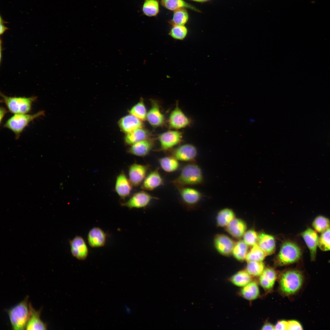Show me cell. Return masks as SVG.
Masks as SVG:
<instances>
[{"label": "cell", "mask_w": 330, "mask_h": 330, "mask_svg": "<svg viewBox=\"0 0 330 330\" xmlns=\"http://www.w3.org/2000/svg\"><path fill=\"white\" fill-rule=\"evenodd\" d=\"M204 178L201 170L197 164L190 163L182 168L179 176L171 182L178 189L188 186L197 185L203 182Z\"/></svg>", "instance_id": "obj_1"}, {"label": "cell", "mask_w": 330, "mask_h": 330, "mask_svg": "<svg viewBox=\"0 0 330 330\" xmlns=\"http://www.w3.org/2000/svg\"><path fill=\"white\" fill-rule=\"evenodd\" d=\"M28 296L22 301L8 310L12 328L13 330L25 329L29 316V303Z\"/></svg>", "instance_id": "obj_2"}, {"label": "cell", "mask_w": 330, "mask_h": 330, "mask_svg": "<svg viewBox=\"0 0 330 330\" xmlns=\"http://www.w3.org/2000/svg\"><path fill=\"white\" fill-rule=\"evenodd\" d=\"M44 111H40L33 114H15L6 122L4 127L11 131L16 139L19 138L24 130L35 119L44 115Z\"/></svg>", "instance_id": "obj_3"}, {"label": "cell", "mask_w": 330, "mask_h": 330, "mask_svg": "<svg viewBox=\"0 0 330 330\" xmlns=\"http://www.w3.org/2000/svg\"><path fill=\"white\" fill-rule=\"evenodd\" d=\"M1 101L8 111L15 114L28 113L31 110L32 106L36 101L35 96L28 97H9L1 93Z\"/></svg>", "instance_id": "obj_4"}, {"label": "cell", "mask_w": 330, "mask_h": 330, "mask_svg": "<svg viewBox=\"0 0 330 330\" xmlns=\"http://www.w3.org/2000/svg\"><path fill=\"white\" fill-rule=\"evenodd\" d=\"M303 277L300 272L297 270H290L284 272L282 275L280 286L282 292L287 295L297 292L302 286Z\"/></svg>", "instance_id": "obj_5"}, {"label": "cell", "mask_w": 330, "mask_h": 330, "mask_svg": "<svg viewBox=\"0 0 330 330\" xmlns=\"http://www.w3.org/2000/svg\"><path fill=\"white\" fill-rule=\"evenodd\" d=\"M302 255L301 250L295 243L287 241L282 245L277 258L281 265L292 263L298 260Z\"/></svg>", "instance_id": "obj_6"}, {"label": "cell", "mask_w": 330, "mask_h": 330, "mask_svg": "<svg viewBox=\"0 0 330 330\" xmlns=\"http://www.w3.org/2000/svg\"><path fill=\"white\" fill-rule=\"evenodd\" d=\"M157 199L147 192L141 191L133 194L127 201L122 203L121 205L130 209L144 208L149 204L152 200Z\"/></svg>", "instance_id": "obj_7"}, {"label": "cell", "mask_w": 330, "mask_h": 330, "mask_svg": "<svg viewBox=\"0 0 330 330\" xmlns=\"http://www.w3.org/2000/svg\"><path fill=\"white\" fill-rule=\"evenodd\" d=\"M182 138V133L177 130H170L162 133L158 137L160 150L166 151L171 149L181 142Z\"/></svg>", "instance_id": "obj_8"}, {"label": "cell", "mask_w": 330, "mask_h": 330, "mask_svg": "<svg viewBox=\"0 0 330 330\" xmlns=\"http://www.w3.org/2000/svg\"><path fill=\"white\" fill-rule=\"evenodd\" d=\"M168 122L171 128L177 130L188 126L190 124L191 121L177 103L170 115Z\"/></svg>", "instance_id": "obj_9"}, {"label": "cell", "mask_w": 330, "mask_h": 330, "mask_svg": "<svg viewBox=\"0 0 330 330\" xmlns=\"http://www.w3.org/2000/svg\"><path fill=\"white\" fill-rule=\"evenodd\" d=\"M197 154L196 147L191 144L182 145L174 149L171 152V156L178 161L183 162H191L195 159Z\"/></svg>", "instance_id": "obj_10"}, {"label": "cell", "mask_w": 330, "mask_h": 330, "mask_svg": "<svg viewBox=\"0 0 330 330\" xmlns=\"http://www.w3.org/2000/svg\"><path fill=\"white\" fill-rule=\"evenodd\" d=\"M71 254L79 260H84L87 257L89 249L84 239L82 237L76 236L69 241Z\"/></svg>", "instance_id": "obj_11"}, {"label": "cell", "mask_w": 330, "mask_h": 330, "mask_svg": "<svg viewBox=\"0 0 330 330\" xmlns=\"http://www.w3.org/2000/svg\"><path fill=\"white\" fill-rule=\"evenodd\" d=\"M235 243L231 238L223 234L216 235L214 239V244L216 250L219 254L225 256L232 254Z\"/></svg>", "instance_id": "obj_12"}, {"label": "cell", "mask_w": 330, "mask_h": 330, "mask_svg": "<svg viewBox=\"0 0 330 330\" xmlns=\"http://www.w3.org/2000/svg\"><path fill=\"white\" fill-rule=\"evenodd\" d=\"M149 166L134 163L128 170L129 179L133 186L137 187L143 182L146 177Z\"/></svg>", "instance_id": "obj_13"}, {"label": "cell", "mask_w": 330, "mask_h": 330, "mask_svg": "<svg viewBox=\"0 0 330 330\" xmlns=\"http://www.w3.org/2000/svg\"><path fill=\"white\" fill-rule=\"evenodd\" d=\"M310 252L311 260L314 261L317 255L319 237L317 232L314 229L308 228L301 233Z\"/></svg>", "instance_id": "obj_14"}, {"label": "cell", "mask_w": 330, "mask_h": 330, "mask_svg": "<svg viewBox=\"0 0 330 330\" xmlns=\"http://www.w3.org/2000/svg\"><path fill=\"white\" fill-rule=\"evenodd\" d=\"M146 120L153 127H159L164 124L165 117L161 111L159 104L156 101H151V106L147 112Z\"/></svg>", "instance_id": "obj_15"}, {"label": "cell", "mask_w": 330, "mask_h": 330, "mask_svg": "<svg viewBox=\"0 0 330 330\" xmlns=\"http://www.w3.org/2000/svg\"><path fill=\"white\" fill-rule=\"evenodd\" d=\"M133 186L129 178L123 171L121 172L117 177L115 191L121 198L125 199L129 196Z\"/></svg>", "instance_id": "obj_16"}, {"label": "cell", "mask_w": 330, "mask_h": 330, "mask_svg": "<svg viewBox=\"0 0 330 330\" xmlns=\"http://www.w3.org/2000/svg\"><path fill=\"white\" fill-rule=\"evenodd\" d=\"M107 234L101 228L98 227L92 228L89 231L87 237L89 245L92 248H99L105 244Z\"/></svg>", "instance_id": "obj_17"}, {"label": "cell", "mask_w": 330, "mask_h": 330, "mask_svg": "<svg viewBox=\"0 0 330 330\" xmlns=\"http://www.w3.org/2000/svg\"><path fill=\"white\" fill-rule=\"evenodd\" d=\"M154 145V141L148 138L132 145L128 148L127 152L134 156L144 157L149 153Z\"/></svg>", "instance_id": "obj_18"}, {"label": "cell", "mask_w": 330, "mask_h": 330, "mask_svg": "<svg viewBox=\"0 0 330 330\" xmlns=\"http://www.w3.org/2000/svg\"><path fill=\"white\" fill-rule=\"evenodd\" d=\"M182 200L186 205H193L197 203L202 196L201 193L197 189L187 187L178 189Z\"/></svg>", "instance_id": "obj_19"}, {"label": "cell", "mask_w": 330, "mask_h": 330, "mask_svg": "<svg viewBox=\"0 0 330 330\" xmlns=\"http://www.w3.org/2000/svg\"><path fill=\"white\" fill-rule=\"evenodd\" d=\"M163 180L157 168L150 172L141 183V188L145 190L152 191L163 184Z\"/></svg>", "instance_id": "obj_20"}, {"label": "cell", "mask_w": 330, "mask_h": 330, "mask_svg": "<svg viewBox=\"0 0 330 330\" xmlns=\"http://www.w3.org/2000/svg\"><path fill=\"white\" fill-rule=\"evenodd\" d=\"M119 125L121 130L126 134L144 127L142 121L130 114L122 118Z\"/></svg>", "instance_id": "obj_21"}, {"label": "cell", "mask_w": 330, "mask_h": 330, "mask_svg": "<svg viewBox=\"0 0 330 330\" xmlns=\"http://www.w3.org/2000/svg\"><path fill=\"white\" fill-rule=\"evenodd\" d=\"M29 316L26 326L27 330H46V324L41 319V311L35 310L29 303Z\"/></svg>", "instance_id": "obj_22"}, {"label": "cell", "mask_w": 330, "mask_h": 330, "mask_svg": "<svg viewBox=\"0 0 330 330\" xmlns=\"http://www.w3.org/2000/svg\"><path fill=\"white\" fill-rule=\"evenodd\" d=\"M258 244L266 255L272 254L274 252L276 244L275 239L272 235L264 233L258 235Z\"/></svg>", "instance_id": "obj_23"}, {"label": "cell", "mask_w": 330, "mask_h": 330, "mask_svg": "<svg viewBox=\"0 0 330 330\" xmlns=\"http://www.w3.org/2000/svg\"><path fill=\"white\" fill-rule=\"evenodd\" d=\"M227 232L232 237L239 238L243 237L246 231L247 226L242 219L235 218L226 227Z\"/></svg>", "instance_id": "obj_24"}, {"label": "cell", "mask_w": 330, "mask_h": 330, "mask_svg": "<svg viewBox=\"0 0 330 330\" xmlns=\"http://www.w3.org/2000/svg\"><path fill=\"white\" fill-rule=\"evenodd\" d=\"M149 133L144 127L136 129L127 134L125 137V142L128 145H132L149 138Z\"/></svg>", "instance_id": "obj_25"}, {"label": "cell", "mask_w": 330, "mask_h": 330, "mask_svg": "<svg viewBox=\"0 0 330 330\" xmlns=\"http://www.w3.org/2000/svg\"><path fill=\"white\" fill-rule=\"evenodd\" d=\"M276 278L275 271L272 269L267 268L264 270L260 275L259 282L264 288L270 289L273 287Z\"/></svg>", "instance_id": "obj_26"}, {"label": "cell", "mask_w": 330, "mask_h": 330, "mask_svg": "<svg viewBox=\"0 0 330 330\" xmlns=\"http://www.w3.org/2000/svg\"><path fill=\"white\" fill-rule=\"evenodd\" d=\"M235 218V213L232 209L224 208L218 213L216 217L217 225L220 227H226Z\"/></svg>", "instance_id": "obj_27"}, {"label": "cell", "mask_w": 330, "mask_h": 330, "mask_svg": "<svg viewBox=\"0 0 330 330\" xmlns=\"http://www.w3.org/2000/svg\"><path fill=\"white\" fill-rule=\"evenodd\" d=\"M161 3L163 6L171 10L174 11L180 8H185L197 12H200L196 7L183 0H161Z\"/></svg>", "instance_id": "obj_28"}, {"label": "cell", "mask_w": 330, "mask_h": 330, "mask_svg": "<svg viewBox=\"0 0 330 330\" xmlns=\"http://www.w3.org/2000/svg\"><path fill=\"white\" fill-rule=\"evenodd\" d=\"M178 161L171 156L163 157L159 160L161 168L165 172L168 173L173 172L178 169L179 166Z\"/></svg>", "instance_id": "obj_29"}, {"label": "cell", "mask_w": 330, "mask_h": 330, "mask_svg": "<svg viewBox=\"0 0 330 330\" xmlns=\"http://www.w3.org/2000/svg\"><path fill=\"white\" fill-rule=\"evenodd\" d=\"M241 293L243 296L248 300H254L259 294V290L257 284L255 282H250L244 286Z\"/></svg>", "instance_id": "obj_30"}, {"label": "cell", "mask_w": 330, "mask_h": 330, "mask_svg": "<svg viewBox=\"0 0 330 330\" xmlns=\"http://www.w3.org/2000/svg\"><path fill=\"white\" fill-rule=\"evenodd\" d=\"M248 246L243 240L238 241L235 243L232 254L237 260H244L248 253Z\"/></svg>", "instance_id": "obj_31"}, {"label": "cell", "mask_w": 330, "mask_h": 330, "mask_svg": "<svg viewBox=\"0 0 330 330\" xmlns=\"http://www.w3.org/2000/svg\"><path fill=\"white\" fill-rule=\"evenodd\" d=\"M129 112L142 121L146 120L147 112L143 99L141 98L130 108Z\"/></svg>", "instance_id": "obj_32"}, {"label": "cell", "mask_w": 330, "mask_h": 330, "mask_svg": "<svg viewBox=\"0 0 330 330\" xmlns=\"http://www.w3.org/2000/svg\"><path fill=\"white\" fill-rule=\"evenodd\" d=\"M312 226L317 233H321L330 227V220L324 216L318 215L313 220Z\"/></svg>", "instance_id": "obj_33"}, {"label": "cell", "mask_w": 330, "mask_h": 330, "mask_svg": "<svg viewBox=\"0 0 330 330\" xmlns=\"http://www.w3.org/2000/svg\"><path fill=\"white\" fill-rule=\"evenodd\" d=\"M248 252L245 259L248 262L250 261L262 262L266 255L260 248L258 244L252 246Z\"/></svg>", "instance_id": "obj_34"}, {"label": "cell", "mask_w": 330, "mask_h": 330, "mask_svg": "<svg viewBox=\"0 0 330 330\" xmlns=\"http://www.w3.org/2000/svg\"><path fill=\"white\" fill-rule=\"evenodd\" d=\"M251 275L247 271L242 270L234 274L231 278V281L235 285L244 287L250 282Z\"/></svg>", "instance_id": "obj_35"}, {"label": "cell", "mask_w": 330, "mask_h": 330, "mask_svg": "<svg viewBox=\"0 0 330 330\" xmlns=\"http://www.w3.org/2000/svg\"><path fill=\"white\" fill-rule=\"evenodd\" d=\"M144 13L149 16L156 15L159 11V4L156 0H146L143 6Z\"/></svg>", "instance_id": "obj_36"}, {"label": "cell", "mask_w": 330, "mask_h": 330, "mask_svg": "<svg viewBox=\"0 0 330 330\" xmlns=\"http://www.w3.org/2000/svg\"><path fill=\"white\" fill-rule=\"evenodd\" d=\"M188 19L187 11L185 8H181L174 11L172 22L174 25H184Z\"/></svg>", "instance_id": "obj_37"}, {"label": "cell", "mask_w": 330, "mask_h": 330, "mask_svg": "<svg viewBox=\"0 0 330 330\" xmlns=\"http://www.w3.org/2000/svg\"><path fill=\"white\" fill-rule=\"evenodd\" d=\"M264 270V265L262 262H248L246 271L251 275L260 276Z\"/></svg>", "instance_id": "obj_38"}, {"label": "cell", "mask_w": 330, "mask_h": 330, "mask_svg": "<svg viewBox=\"0 0 330 330\" xmlns=\"http://www.w3.org/2000/svg\"><path fill=\"white\" fill-rule=\"evenodd\" d=\"M318 246L323 251L330 250V227L321 233L319 237Z\"/></svg>", "instance_id": "obj_39"}, {"label": "cell", "mask_w": 330, "mask_h": 330, "mask_svg": "<svg viewBox=\"0 0 330 330\" xmlns=\"http://www.w3.org/2000/svg\"><path fill=\"white\" fill-rule=\"evenodd\" d=\"M187 33V29L184 25H174L169 34L174 39L182 40L185 38Z\"/></svg>", "instance_id": "obj_40"}, {"label": "cell", "mask_w": 330, "mask_h": 330, "mask_svg": "<svg viewBox=\"0 0 330 330\" xmlns=\"http://www.w3.org/2000/svg\"><path fill=\"white\" fill-rule=\"evenodd\" d=\"M243 240L249 246H253L256 244L258 241V235L252 229L246 231L243 236Z\"/></svg>", "instance_id": "obj_41"}, {"label": "cell", "mask_w": 330, "mask_h": 330, "mask_svg": "<svg viewBox=\"0 0 330 330\" xmlns=\"http://www.w3.org/2000/svg\"><path fill=\"white\" fill-rule=\"evenodd\" d=\"M287 330H302V327L300 323L295 320L288 321Z\"/></svg>", "instance_id": "obj_42"}, {"label": "cell", "mask_w": 330, "mask_h": 330, "mask_svg": "<svg viewBox=\"0 0 330 330\" xmlns=\"http://www.w3.org/2000/svg\"><path fill=\"white\" fill-rule=\"evenodd\" d=\"M288 322L285 320H282L278 321L274 326L275 330H287Z\"/></svg>", "instance_id": "obj_43"}, {"label": "cell", "mask_w": 330, "mask_h": 330, "mask_svg": "<svg viewBox=\"0 0 330 330\" xmlns=\"http://www.w3.org/2000/svg\"><path fill=\"white\" fill-rule=\"evenodd\" d=\"M0 34L2 35L8 29V28L6 27L4 24L6 23H7V22H5L3 20L1 16H0Z\"/></svg>", "instance_id": "obj_44"}, {"label": "cell", "mask_w": 330, "mask_h": 330, "mask_svg": "<svg viewBox=\"0 0 330 330\" xmlns=\"http://www.w3.org/2000/svg\"><path fill=\"white\" fill-rule=\"evenodd\" d=\"M0 123H1L5 116L7 112V110L5 108L1 107L0 108Z\"/></svg>", "instance_id": "obj_45"}, {"label": "cell", "mask_w": 330, "mask_h": 330, "mask_svg": "<svg viewBox=\"0 0 330 330\" xmlns=\"http://www.w3.org/2000/svg\"><path fill=\"white\" fill-rule=\"evenodd\" d=\"M262 330H273L275 329L274 326L270 323H267L264 324L262 327Z\"/></svg>", "instance_id": "obj_46"}, {"label": "cell", "mask_w": 330, "mask_h": 330, "mask_svg": "<svg viewBox=\"0 0 330 330\" xmlns=\"http://www.w3.org/2000/svg\"><path fill=\"white\" fill-rule=\"evenodd\" d=\"M194 1L198 2H205L208 1L209 0H191Z\"/></svg>", "instance_id": "obj_47"}]
</instances>
